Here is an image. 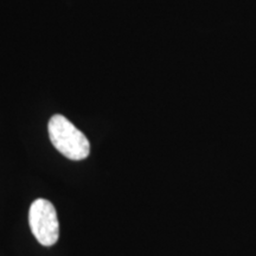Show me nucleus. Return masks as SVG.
<instances>
[{"mask_svg":"<svg viewBox=\"0 0 256 256\" xmlns=\"http://www.w3.org/2000/svg\"><path fill=\"white\" fill-rule=\"evenodd\" d=\"M51 144L60 154L70 160H83L90 153L87 136L63 115L56 114L48 124Z\"/></svg>","mask_w":256,"mask_h":256,"instance_id":"1","label":"nucleus"},{"mask_svg":"<svg viewBox=\"0 0 256 256\" xmlns=\"http://www.w3.org/2000/svg\"><path fill=\"white\" fill-rule=\"evenodd\" d=\"M28 224L34 236L42 246L50 247L60 236V223L55 206L48 200L40 198L31 204Z\"/></svg>","mask_w":256,"mask_h":256,"instance_id":"2","label":"nucleus"}]
</instances>
